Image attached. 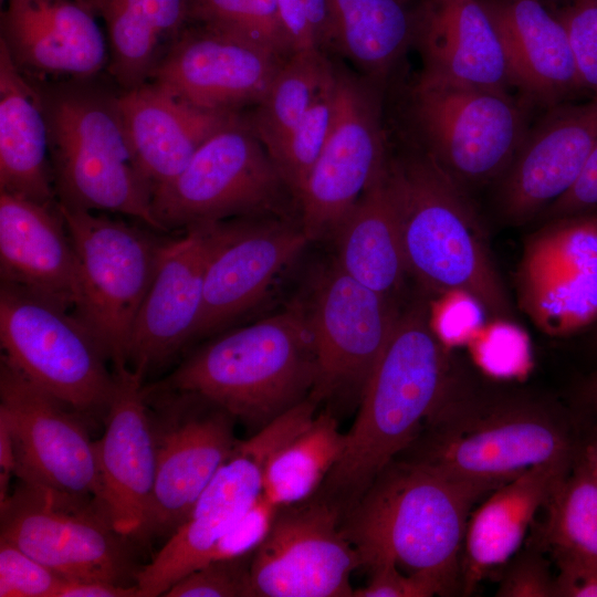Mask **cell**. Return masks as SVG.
Instances as JSON below:
<instances>
[{"label": "cell", "mask_w": 597, "mask_h": 597, "mask_svg": "<svg viewBox=\"0 0 597 597\" xmlns=\"http://www.w3.org/2000/svg\"><path fill=\"white\" fill-rule=\"evenodd\" d=\"M457 375L429 305L421 300L400 310L321 498L343 513L354 506L378 474L418 437Z\"/></svg>", "instance_id": "obj_1"}, {"label": "cell", "mask_w": 597, "mask_h": 597, "mask_svg": "<svg viewBox=\"0 0 597 597\" xmlns=\"http://www.w3.org/2000/svg\"><path fill=\"white\" fill-rule=\"evenodd\" d=\"M572 422L543 400L478 391L457 375L401 454L449 476L496 489L533 467L576 460L582 440Z\"/></svg>", "instance_id": "obj_2"}, {"label": "cell", "mask_w": 597, "mask_h": 597, "mask_svg": "<svg viewBox=\"0 0 597 597\" xmlns=\"http://www.w3.org/2000/svg\"><path fill=\"white\" fill-rule=\"evenodd\" d=\"M408 274L433 293H461L490 316L512 321L514 307L468 191L419 146L388 156Z\"/></svg>", "instance_id": "obj_3"}, {"label": "cell", "mask_w": 597, "mask_h": 597, "mask_svg": "<svg viewBox=\"0 0 597 597\" xmlns=\"http://www.w3.org/2000/svg\"><path fill=\"white\" fill-rule=\"evenodd\" d=\"M493 490L396 458L346 512L342 530L362 566L392 562L437 576L453 593L470 513Z\"/></svg>", "instance_id": "obj_4"}, {"label": "cell", "mask_w": 597, "mask_h": 597, "mask_svg": "<svg viewBox=\"0 0 597 597\" xmlns=\"http://www.w3.org/2000/svg\"><path fill=\"white\" fill-rule=\"evenodd\" d=\"M316 366L306 306L227 332L150 388L199 396L255 429L311 396Z\"/></svg>", "instance_id": "obj_5"}, {"label": "cell", "mask_w": 597, "mask_h": 597, "mask_svg": "<svg viewBox=\"0 0 597 597\" xmlns=\"http://www.w3.org/2000/svg\"><path fill=\"white\" fill-rule=\"evenodd\" d=\"M94 77L38 85L46 115L56 199L121 213L163 232L153 191L130 147L119 94Z\"/></svg>", "instance_id": "obj_6"}, {"label": "cell", "mask_w": 597, "mask_h": 597, "mask_svg": "<svg viewBox=\"0 0 597 597\" xmlns=\"http://www.w3.org/2000/svg\"><path fill=\"white\" fill-rule=\"evenodd\" d=\"M409 117L417 145L459 186L498 182L531 127L522 97L420 74Z\"/></svg>", "instance_id": "obj_7"}, {"label": "cell", "mask_w": 597, "mask_h": 597, "mask_svg": "<svg viewBox=\"0 0 597 597\" xmlns=\"http://www.w3.org/2000/svg\"><path fill=\"white\" fill-rule=\"evenodd\" d=\"M56 202L78 260L81 290L74 313L114 367L127 365L136 315L169 240L148 226Z\"/></svg>", "instance_id": "obj_8"}, {"label": "cell", "mask_w": 597, "mask_h": 597, "mask_svg": "<svg viewBox=\"0 0 597 597\" xmlns=\"http://www.w3.org/2000/svg\"><path fill=\"white\" fill-rule=\"evenodd\" d=\"M287 196L293 198L265 146L237 113L180 174L154 190L151 208L160 230L169 232L277 211Z\"/></svg>", "instance_id": "obj_9"}, {"label": "cell", "mask_w": 597, "mask_h": 597, "mask_svg": "<svg viewBox=\"0 0 597 597\" xmlns=\"http://www.w3.org/2000/svg\"><path fill=\"white\" fill-rule=\"evenodd\" d=\"M0 342L1 357L33 384L81 415L106 412L109 358L74 312L1 282Z\"/></svg>", "instance_id": "obj_10"}, {"label": "cell", "mask_w": 597, "mask_h": 597, "mask_svg": "<svg viewBox=\"0 0 597 597\" xmlns=\"http://www.w3.org/2000/svg\"><path fill=\"white\" fill-rule=\"evenodd\" d=\"M0 540L67 582H136L127 546L94 499L20 480L0 503Z\"/></svg>", "instance_id": "obj_11"}, {"label": "cell", "mask_w": 597, "mask_h": 597, "mask_svg": "<svg viewBox=\"0 0 597 597\" xmlns=\"http://www.w3.org/2000/svg\"><path fill=\"white\" fill-rule=\"evenodd\" d=\"M335 70L334 124L297 200L300 226L310 242L332 239L389 156L383 121L385 86L339 62Z\"/></svg>", "instance_id": "obj_12"}, {"label": "cell", "mask_w": 597, "mask_h": 597, "mask_svg": "<svg viewBox=\"0 0 597 597\" xmlns=\"http://www.w3.org/2000/svg\"><path fill=\"white\" fill-rule=\"evenodd\" d=\"M306 314L315 356L316 402L362 398L400 310L345 273L334 261L317 277Z\"/></svg>", "instance_id": "obj_13"}, {"label": "cell", "mask_w": 597, "mask_h": 597, "mask_svg": "<svg viewBox=\"0 0 597 597\" xmlns=\"http://www.w3.org/2000/svg\"><path fill=\"white\" fill-rule=\"evenodd\" d=\"M520 310L544 334L597 322V208L543 221L524 240L514 275Z\"/></svg>", "instance_id": "obj_14"}, {"label": "cell", "mask_w": 597, "mask_h": 597, "mask_svg": "<svg viewBox=\"0 0 597 597\" xmlns=\"http://www.w3.org/2000/svg\"><path fill=\"white\" fill-rule=\"evenodd\" d=\"M145 390L157 404V470L145 536L171 534L239 442L235 419L192 394Z\"/></svg>", "instance_id": "obj_15"}, {"label": "cell", "mask_w": 597, "mask_h": 597, "mask_svg": "<svg viewBox=\"0 0 597 597\" xmlns=\"http://www.w3.org/2000/svg\"><path fill=\"white\" fill-rule=\"evenodd\" d=\"M341 509L317 496L279 509L250 565L254 597H353L360 557L342 530Z\"/></svg>", "instance_id": "obj_16"}, {"label": "cell", "mask_w": 597, "mask_h": 597, "mask_svg": "<svg viewBox=\"0 0 597 597\" xmlns=\"http://www.w3.org/2000/svg\"><path fill=\"white\" fill-rule=\"evenodd\" d=\"M78 416L1 357L0 418L13 440L14 474L24 482L97 502L95 441Z\"/></svg>", "instance_id": "obj_17"}, {"label": "cell", "mask_w": 597, "mask_h": 597, "mask_svg": "<svg viewBox=\"0 0 597 597\" xmlns=\"http://www.w3.org/2000/svg\"><path fill=\"white\" fill-rule=\"evenodd\" d=\"M287 59L241 35L189 21L149 81L199 108L238 113L264 97Z\"/></svg>", "instance_id": "obj_18"}, {"label": "cell", "mask_w": 597, "mask_h": 597, "mask_svg": "<svg viewBox=\"0 0 597 597\" xmlns=\"http://www.w3.org/2000/svg\"><path fill=\"white\" fill-rule=\"evenodd\" d=\"M105 412L106 428L95 441L98 505L123 536L144 537L157 470V446L144 376L128 365L114 367Z\"/></svg>", "instance_id": "obj_19"}, {"label": "cell", "mask_w": 597, "mask_h": 597, "mask_svg": "<svg viewBox=\"0 0 597 597\" xmlns=\"http://www.w3.org/2000/svg\"><path fill=\"white\" fill-rule=\"evenodd\" d=\"M596 144L597 98L546 108L496 182L501 217L516 226L538 218L574 185Z\"/></svg>", "instance_id": "obj_20"}, {"label": "cell", "mask_w": 597, "mask_h": 597, "mask_svg": "<svg viewBox=\"0 0 597 597\" xmlns=\"http://www.w3.org/2000/svg\"><path fill=\"white\" fill-rule=\"evenodd\" d=\"M221 222L186 230L167 243L136 315L127 365L145 375L192 342L199 321L205 272Z\"/></svg>", "instance_id": "obj_21"}, {"label": "cell", "mask_w": 597, "mask_h": 597, "mask_svg": "<svg viewBox=\"0 0 597 597\" xmlns=\"http://www.w3.org/2000/svg\"><path fill=\"white\" fill-rule=\"evenodd\" d=\"M308 242L300 224L221 221L205 272L202 308L192 341L218 333L250 311Z\"/></svg>", "instance_id": "obj_22"}, {"label": "cell", "mask_w": 597, "mask_h": 597, "mask_svg": "<svg viewBox=\"0 0 597 597\" xmlns=\"http://www.w3.org/2000/svg\"><path fill=\"white\" fill-rule=\"evenodd\" d=\"M94 14L75 0H7L0 42L35 83L91 78L109 59Z\"/></svg>", "instance_id": "obj_23"}, {"label": "cell", "mask_w": 597, "mask_h": 597, "mask_svg": "<svg viewBox=\"0 0 597 597\" xmlns=\"http://www.w3.org/2000/svg\"><path fill=\"white\" fill-rule=\"evenodd\" d=\"M0 276L75 311L78 260L57 202L44 205L0 190Z\"/></svg>", "instance_id": "obj_24"}, {"label": "cell", "mask_w": 597, "mask_h": 597, "mask_svg": "<svg viewBox=\"0 0 597 597\" xmlns=\"http://www.w3.org/2000/svg\"><path fill=\"white\" fill-rule=\"evenodd\" d=\"M500 36L512 87L549 108L584 93L568 34L543 0H480Z\"/></svg>", "instance_id": "obj_25"}, {"label": "cell", "mask_w": 597, "mask_h": 597, "mask_svg": "<svg viewBox=\"0 0 597 597\" xmlns=\"http://www.w3.org/2000/svg\"><path fill=\"white\" fill-rule=\"evenodd\" d=\"M119 105L135 161L153 192L237 114L199 108L154 81L123 91Z\"/></svg>", "instance_id": "obj_26"}, {"label": "cell", "mask_w": 597, "mask_h": 597, "mask_svg": "<svg viewBox=\"0 0 597 597\" xmlns=\"http://www.w3.org/2000/svg\"><path fill=\"white\" fill-rule=\"evenodd\" d=\"M415 48L426 76L503 92L512 87L500 36L480 0H426Z\"/></svg>", "instance_id": "obj_27"}, {"label": "cell", "mask_w": 597, "mask_h": 597, "mask_svg": "<svg viewBox=\"0 0 597 597\" xmlns=\"http://www.w3.org/2000/svg\"><path fill=\"white\" fill-rule=\"evenodd\" d=\"M576 460L533 467L492 491L470 513L461 556V587L465 595L494 568L514 557L538 510L567 476Z\"/></svg>", "instance_id": "obj_28"}, {"label": "cell", "mask_w": 597, "mask_h": 597, "mask_svg": "<svg viewBox=\"0 0 597 597\" xmlns=\"http://www.w3.org/2000/svg\"><path fill=\"white\" fill-rule=\"evenodd\" d=\"M0 190L44 205L57 200L40 90L20 72L1 42Z\"/></svg>", "instance_id": "obj_29"}, {"label": "cell", "mask_w": 597, "mask_h": 597, "mask_svg": "<svg viewBox=\"0 0 597 597\" xmlns=\"http://www.w3.org/2000/svg\"><path fill=\"white\" fill-rule=\"evenodd\" d=\"M426 0H328L331 52L385 86L415 46Z\"/></svg>", "instance_id": "obj_30"}, {"label": "cell", "mask_w": 597, "mask_h": 597, "mask_svg": "<svg viewBox=\"0 0 597 597\" xmlns=\"http://www.w3.org/2000/svg\"><path fill=\"white\" fill-rule=\"evenodd\" d=\"M332 240L334 262L345 273L395 298L408 271L386 166L341 222Z\"/></svg>", "instance_id": "obj_31"}, {"label": "cell", "mask_w": 597, "mask_h": 597, "mask_svg": "<svg viewBox=\"0 0 597 597\" xmlns=\"http://www.w3.org/2000/svg\"><path fill=\"white\" fill-rule=\"evenodd\" d=\"M190 0H98L108 72L123 91L148 82L189 21Z\"/></svg>", "instance_id": "obj_32"}, {"label": "cell", "mask_w": 597, "mask_h": 597, "mask_svg": "<svg viewBox=\"0 0 597 597\" xmlns=\"http://www.w3.org/2000/svg\"><path fill=\"white\" fill-rule=\"evenodd\" d=\"M345 433L329 410L315 416L297 436L269 459L263 494L279 507L311 499L338 462Z\"/></svg>", "instance_id": "obj_33"}, {"label": "cell", "mask_w": 597, "mask_h": 597, "mask_svg": "<svg viewBox=\"0 0 597 597\" xmlns=\"http://www.w3.org/2000/svg\"><path fill=\"white\" fill-rule=\"evenodd\" d=\"M334 73L327 52L293 53L281 66L264 97L245 116L272 157L300 124Z\"/></svg>", "instance_id": "obj_34"}, {"label": "cell", "mask_w": 597, "mask_h": 597, "mask_svg": "<svg viewBox=\"0 0 597 597\" xmlns=\"http://www.w3.org/2000/svg\"><path fill=\"white\" fill-rule=\"evenodd\" d=\"M538 547L556 559L597 564V481L577 460L547 503Z\"/></svg>", "instance_id": "obj_35"}, {"label": "cell", "mask_w": 597, "mask_h": 597, "mask_svg": "<svg viewBox=\"0 0 597 597\" xmlns=\"http://www.w3.org/2000/svg\"><path fill=\"white\" fill-rule=\"evenodd\" d=\"M336 113V70L323 86L300 124L271 157L294 201L320 158L331 134Z\"/></svg>", "instance_id": "obj_36"}, {"label": "cell", "mask_w": 597, "mask_h": 597, "mask_svg": "<svg viewBox=\"0 0 597 597\" xmlns=\"http://www.w3.org/2000/svg\"><path fill=\"white\" fill-rule=\"evenodd\" d=\"M189 21L241 35L284 57L293 54L276 0H190Z\"/></svg>", "instance_id": "obj_37"}, {"label": "cell", "mask_w": 597, "mask_h": 597, "mask_svg": "<svg viewBox=\"0 0 597 597\" xmlns=\"http://www.w3.org/2000/svg\"><path fill=\"white\" fill-rule=\"evenodd\" d=\"M252 554L209 562L190 572L165 597H254L250 576Z\"/></svg>", "instance_id": "obj_38"}, {"label": "cell", "mask_w": 597, "mask_h": 597, "mask_svg": "<svg viewBox=\"0 0 597 597\" xmlns=\"http://www.w3.org/2000/svg\"><path fill=\"white\" fill-rule=\"evenodd\" d=\"M559 3L549 9L566 29L584 91L597 98V0Z\"/></svg>", "instance_id": "obj_39"}, {"label": "cell", "mask_w": 597, "mask_h": 597, "mask_svg": "<svg viewBox=\"0 0 597 597\" xmlns=\"http://www.w3.org/2000/svg\"><path fill=\"white\" fill-rule=\"evenodd\" d=\"M66 583L50 567L0 540V597H59Z\"/></svg>", "instance_id": "obj_40"}, {"label": "cell", "mask_w": 597, "mask_h": 597, "mask_svg": "<svg viewBox=\"0 0 597 597\" xmlns=\"http://www.w3.org/2000/svg\"><path fill=\"white\" fill-rule=\"evenodd\" d=\"M292 53L331 52L332 22L328 0H276Z\"/></svg>", "instance_id": "obj_41"}, {"label": "cell", "mask_w": 597, "mask_h": 597, "mask_svg": "<svg viewBox=\"0 0 597 597\" xmlns=\"http://www.w3.org/2000/svg\"><path fill=\"white\" fill-rule=\"evenodd\" d=\"M279 509L262 492L255 502L216 542L208 553L205 564L253 554L269 534Z\"/></svg>", "instance_id": "obj_42"}, {"label": "cell", "mask_w": 597, "mask_h": 597, "mask_svg": "<svg viewBox=\"0 0 597 597\" xmlns=\"http://www.w3.org/2000/svg\"><path fill=\"white\" fill-rule=\"evenodd\" d=\"M366 586L354 589L353 597H432L451 594L437 576L426 572L404 575L392 562L374 567Z\"/></svg>", "instance_id": "obj_43"}, {"label": "cell", "mask_w": 597, "mask_h": 597, "mask_svg": "<svg viewBox=\"0 0 597 597\" xmlns=\"http://www.w3.org/2000/svg\"><path fill=\"white\" fill-rule=\"evenodd\" d=\"M499 597H555V577L540 547L519 554L502 576Z\"/></svg>", "instance_id": "obj_44"}, {"label": "cell", "mask_w": 597, "mask_h": 597, "mask_svg": "<svg viewBox=\"0 0 597 597\" xmlns=\"http://www.w3.org/2000/svg\"><path fill=\"white\" fill-rule=\"evenodd\" d=\"M597 208V144L579 177L540 214L542 221Z\"/></svg>", "instance_id": "obj_45"}, {"label": "cell", "mask_w": 597, "mask_h": 597, "mask_svg": "<svg viewBox=\"0 0 597 597\" xmlns=\"http://www.w3.org/2000/svg\"><path fill=\"white\" fill-rule=\"evenodd\" d=\"M555 597H597V564L556 559Z\"/></svg>", "instance_id": "obj_46"}, {"label": "cell", "mask_w": 597, "mask_h": 597, "mask_svg": "<svg viewBox=\"0 0 597 597\" xmlns=\"http://www.w3.org/2000/svg\"><path fill=\"white\" fill-rule=\"evenodd\" d=\"M59 597H139L137 584L123 585L101 580L67 582Z\"/></svg>", "instance_id": "obj_47"}, {"label": "cell", "mask_w": 597, "mask_h": 597, "mask_svg": "<svg viewBox=\"0 0 597 597\" xmlns=\"http://www.w3.org/2000/svg\"><path fill=\"white\" fill-rule=\"evenodd\" d=\"M15 471L14 446L7 422L0 418V503L4 502L9 494V480Z\"/></svg>", "instance_id": "obj_48"}, {"label": "cell", "mask_w": 597, "mask_h": 597, "mask_svg": "<svg viewBox=\"0 0 597 597\" xmlns=\"http://www.w3.org/2000/svg\"><path fill=\"white\" fill-rule=\"evenodd\" d=\"M576 400L586 411L597 416V370L578 384Z\"/></svg>", "instance_id": "obj_49"}, {"label": "cell", "mask_w": 597, "mask_h": 597, "mask_svg": "<svg viewBox=\"0 0 597 597\" xmlns=\"http://www.w3.org/2000/svg\"><path fill=\"white\" fill-rule=\"evenodd\" d=\"M576 460L580 462L597 481V433L582 441Z\"/></svg>", "instance_id": "obj_50"}, {"label": "cell", "mask_w": 597, "mask_h": 597, "mask_svg": "<svg viewBox=\"0 0 597 597\" xmlns=\"http://www.w3.org/2000/svg\"><path fill=\"white\" fill-rule=\"evenodd\" d=\"M587 344L593 352L597 353V322L587 331Z\"/></svg>", "instance_id": "obj_51"}, {"label": "cell", "mask_w": 597, "mask_h": 597, "mask_svg": "<svg viewBox=\"0 0 597 597\" xmlns=\"http://www.w3.org/2000/svg\"><path fill=\"white\" fill-rule=\"evenodd\" d=\"M76 2L81 3L82 6L86 7L94 13H96L98 0H75Z\"/></svg>", "instance_id": "obj_52"}, {"label": "cell", "mask_w": 597, "mask_h": 597, "mask_svg": "<svg viewBox=\"0 0 597 597\" xmlns=\"http://www.w3.org/2000/svg\"><path fill=\"white\" fill-rule=\"evenodd\" d=\"M4 0H1V2L3 3Z\"/></svg>", "instance_id": "obj_53"}, {"label": "cell", "mask_w": 597, "mask_h": 597, "mask_svg": "<svg viewBox=\"0 0 597 597\" xmlns=\"http://www.w3.org/2000/svg\"><path fill=\"white\" fill-rule=\"evenodd\" d=\"M559 1V0H558Z\"/></svg>", "instance_id": "obj_54"}]
</instances>
